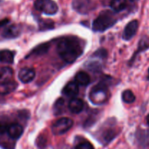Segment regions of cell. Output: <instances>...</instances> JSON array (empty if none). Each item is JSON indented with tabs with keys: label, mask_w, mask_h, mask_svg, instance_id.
I'll return each mask as SVG.
<instances>
[{
	"label": "cell",
	"mask_w": 149,
	"mask_h": 149,
	"mask_svg": "<svg viewBox=\"0 0 149 149\" xmlns=\"http://www.w3.org/2000/svg\"><path fill=\"white\" fill-rule=\"evenodd\" d=\"M57 52L63 61L67 63H72L83 54V47L79 40L67 37L58 42Z\"/></svg>",
	"instance_id": "6da1fadb"
},
{
	"label": "cell",
	"mask_w": 149,
	"mask_h": 149,
	"mask_svg": "<svg viewBox=\"0 0 149 149\" xmlns=\"http://www.w3.org/2000/svg\"><path fill=\"white\" fill-rule=\"evenodd\" d=\"M115 15L110 10H105L99 13L98 17L92 23V29L94 31L103 32L116 23Z\"/></svg>",
	"instance_id": "7a4b0ae2"
},
{
	"label": "cell",
	"mask_w": 149,
	"mask_h": 149,
	"mask_svg": "<svg viewBox=\"0 0 149 149\" xmlns=\"http://www.w3.org/2000/svg\"><path fill=\"white\" fill-rule=\"evenodd\" d=\"M108 97V87L104 83L100 82L91 90L89 99L95 105L103 104Z\"/></svg>",
	"instance_id": "3957f363"
},
{
	"label": "cell",
	"mask_w": 149,
	"mask_h": 149,
	"mask_svg": "<svg viewBox=\"0 0 149 149\" xmlns=\"http://www.w3.org/2000/svg\"><path fill=\"white\" fill-rule=\"evenodd\" d=\"M34 7L38 11L48 15L56 14L58 10V5L53 0H36Z\"/></svg>",
	"instance_id": "277c9868"
},
{
	"label": "cell",
	"mask_w": 149,
	"mask_h": 149,
	"mask_svg": "<svg viewBox=\"0 0 149 149\" xmlns=\"http://www.w3.org/2000/svg\"><path fill=\"white\" fill-rule=\"evenodd\" d=\"M73 125V121L70 118L62 117L56 121L51 127V131L56 135H63L68 132Z\"/></svg>",
	"instance_id": "5b68a950"
},
{
	"label": "cell",
	"mask_w": 149,
	"mask_h": 149,
	"mask_svg": "<svg viewBox=\"0 0 149 149\" xmlns=\"http://www.w3.org/2000/svg\"><path fill=\"white\" fill-rule=\"evenodd\" d=\"M72 8L80 14H87L94 7L93 0H72Z\"/></svg>",
	"instance_id": "8992f818"
},
{
	"label": "cell",
	"mask_w": 149,
	"mask_h": 149,
	"mask_svg": "<svg viewBox=\"0 0 149 149\" xmlns=\"http://www.w3.org/2000/svg\"><path fill=\"white\" fill-rule=\"evenodd\" d=\"M138 26L139 23L137 20H133L130 21L125 26V29H124L122 35L123 39L125 41H129L131 38H133V36L137 33Z\"/></svg>",
	"instance_id": "52a82bcc"
},
{
	"label": "cell",
	"mask_w": 149,
	"mask_h": 149,
	"mask_svg": "<svg viewBox=\"0 0 149 149\" xmlns=\"http://www.w3.org/2000/svg\"><path fill=\"white\" fill-rule=\"evenodd\" d=\"M21 32V29L18 25L13 24L7 26L3 30L2 36L4 39H12L18 37Z\"/></svg>",
	"instance_id": "ba28073f"
},
{
	"label": "cell",
	"mask_w": 149,
	"mask_h": 149,
	"mask_svg": "<svg viewBox=\"0 0 149 149\" xmlns=\"http://www.w3.org/2000/svg\"><path fill=\"white\" fill-rule=\"evenodd\" d=\"M35 77L34 70L30 68H23L18 73V79L24 84L31 82Z\"/></svg>",
	"instance_id": "9c48e42d"
},
{
	"label": "cell",
	"mask_w": 149,
	"mask_h": 149,
	"mask_svg": "<svg viewBox=\"0 0 149 149\" xmlns=\"http://www.w3.org/2000/svg\"><path fill=\"white\" fill-rule=\"evenodd\" d=\"M117 134H118V132L115 127H108L107 128L102 130L100 133V138L103 141L104 143H108L116 137Z\"/></svg>",
	"instance_id": "30bf717a"
},
{
	"label": "cell",
	"mask_w": 149,
	"mask_h": 149,
	"mask_svg": "<svg viewBox=\"0 0 149 149\" xmlns=\"http://www.w3.org/2000/svg\"><path fill=\"white\" fill-rule=\"evenodd\" d=\"M7 134L12 139H18L23 132V128L20 125L17 123L12 124L7 127Z\"/></svg>",
	"instance_id": "8fae6325"
},
{
	"label": "cell",
	"mask_w": 149,
	"mask_h": 149,
	"mask_svg": "<svg viewBox=\"0 0 149 149\" xmlns=\"http://www.w3.org/2000/svg\"><path fill=\"white\" fill-rule=\"evenodd\" d=\"M79 87L75 81H70L64 87L63 90V94L67 97L74 98L78 95Z\"/></svg>",
	"instance_id": "7c38bea8"
},
{
	"label": "cell",
	"mask_w": 149,
	"mask_h": 149,
	"mask_svg": "<svg viewBox=\"0 0 149 149\" xmlns=\"http://www.w3.org/2000/svg\"><path fill=\"white\" fill-rule=\"evenodd\" d=\"M69 109L73 113H79L83 110L84 102L79 98H72L68 105Z\"/></svg>",
	"instance_id": "4fadbf2b"
},
{
	"label": "cell",
	"mask_w": 149,
	"mask_h": 149,
	"mask_svg": "<svg viewBox=\"0 0 149 149\" xmlns=\"http://www.w3.org/2000/svg\"><path fill=\"white\" fill-rule=\"evenodd\" d=\"M18 84L14 81L0 82V95H5L13 93L17 88Z\"/></svg>",
	"instance_id": "5bb4252c"
},
{
	"label": "cell",
	"mask_w": 149,
	"mask_h": 149,
	"mask_svg": "<svg viewBox=\"0 0 149 149\" xmlns=\"http://www.w3.org/2000/svg\"><path fill=\"white\" fill-rule=\"evenodd\" d=\"M75 82L78 85L87 86L90 83L91 78L89 74L85 71H79L75 75Z\"/></svg>",
	"instance_id": "9a60e30c"
},
{
	"label": "cell",
	"mask_w": 149,
	"mask_h": 149,
	"mask_svg": "<svg viewBox=\"0 0 149 149\" xmlns=\"http://www.w3.org/2000/svg\"><path fill=\"white\" fill-rule=\"evenodd\" d=\"M13 71L10 67H3L0 71V82H7L12 81Z\"/></svg>",
	"instance_id": "2e32d148"
},
{
	"label": "cell",
	"mask_w": 149,
	"mask_h": 149,
	"mask_svg": "<svg viewBox=\"0 0 149 149\" xmlns=\"http://www.w3.org/2000/svg\"><path fill=\"white\" fill-rule=\"evenodd\" d=\"M127 0H111L110 6L114 12L118 13L124 10L127 7Z\"/></svg>",
	"instance_id": "e0dca14e"
},
{
	"label": "cell",
	"mask_w": 149,
	"mask_h": 149,
	"mask_svg": "<svg viewBox=\"0 0 149 149\" xmlns=\"http://www.w3.org/2000/svg\"><path fill=\"white\" fill-rule=\"evenodd\" d=\"M0 61L3 63H13L14 61V54L10 50L1 51L0 52Z\"/></svg>",
	"instance_id": "ac0fdd59"
},
{
	"label": "cell",
	"mask_w": 149,
	"mask_h": 149,
	"mask_svg": "<svg viewBox=\"0 0 149 149\" xmlns=\"http://www.w3.org/2000/svg\"><path fill=\"white\" fill-rule=\"evenodd\" d=\"M64 100L61 97L58 98L55 102L53 106V113L56 116L61 114L64 112Z\"/></svg>",
	"instance_id": "d6986e66"
},
{
	"label": "cell",
	"mask_w": 149,
	"mask_h": 149,
	"mask_svg": "<svg viewBox=\"0 0 149 149\" xmlns=\"http://www.w3.org/2000/svg\"><path fill=\"white\" fill-rule=\"evenodd\" d=\"M122 100L126 103H132L135 100V96L132 91L130 90H126L122 93Z\"/></svg>",
	"instance_id": "ffe728a7"
},
{
	"label": "cell",
	"mask_w": 149,
	"mask_h": 149,
	"mask_svg": "<svg viewBox=\"0 0 149 149\" xmlns=\"http://www.w3.org/2000/svg\"><path fill=\"white\" fill-rule=\"evenodd\" d=\"M138 140L142 144L144 145H149V132L148 131H143V132L140 133L138 137Z\"/></svg>",
	"instance_id": "44dd1931"
},
{
	"label": "cell",
	"mask_w": 149,
	"mask_h": 149,
	"mask_svg": "<svg viewBox=\"0 0 149 149\" xmlns=\"http://www.w3.org/2000/svg\"><path fill=\"white\" fill-rule=\"evenodd\" d=\"M149 47V40L148 38L143 37V39H141L140 43L138 45V50L137 51L138 52H141V51L145 50L148 48Z\"/></svg>",
	"instance_id": "7402d4cb"
},
{
	"label": "cell",
	"mask_w": 149,
	"mask_h": 149,
	"mask_svg": "<svg viewBox=\"0 0 149 149\" xmlns=\"http://www.w3.org/2000/svg\"><path fill=\"white\" fill-rule=\"evenodd\" d=\"M48 47H49V46H48L47 44H43V45H39V46H38L37 47H36V49L33 51L32 53L37 54V55H42V54L46 52Z\"/></svg>",
	"instance_id": "603a6c76"
},
{
	"label": "cell",
	"mask_w": 149,
	"mask_h": 149,
	"mask_svg": "<svg viewBox=\"0 0 149 149\" xmlns=\"http://www.w3.org/2000/svg\"><path fill=\"white\" fill-rule=\"evenodd\" d=\"M75 149H94V148L91 143L84 141L76 146Z\"/></svg>",
	"instance_id": "cb8c5ba5"
},
{
	"label": "cell",
	"mask_w": 149,
	"mask_h": 149,
	"mask_svg": "<svg viewBox=\"0 0 149 149\" xmlns=\"http://www.w3.org/2000/svg\"><path fill=\"white\" fill-rule=\"evenodd\" d=\"M7 125L4 122H0V135H3L7 130Z\"/></svg>",
	"instance_id": "d4e9b609"
},
{
	"label": "cell",
	"mask_w": 149,
	"mask_h": 149,
	"mask_svg": "<svg viewBox=\"0 0 149 149\" xmlns=\"http://www.w3.org/2000/svg\"><path fill=\"white\" fill-rule=\"evenodd\" d=\"M8 22H9L8 19H4V20H1V21H0V28L3 27V26H5L8 23Z\"/></svg>",
	"instance_id": "484cf974"
},
{
	"label": "cell",
	"mask_w": 149,
	"mask_h": 149,
	"mask_svg": "<svg viewBox=\"0 0 149 149\" xmlns=\"http://www.w3.org/2000/svg\"><path fill=\"white\" fill-rule=\"evenodd\" d=\"M147 123H148V125L149 126V114L147 116Z\"/></svg>",
	"instance_id": "4316f807"
},
{
	"label": "cell",
	"mask_w": 149,
	"mask_h": 149,
	"mask_svg": "<svg viewBox=\"0 0 149 149\" xmlns=\"http://www.w3.org/2000/svg\"><path fill=\"white\" fill-rule=\"evenodd\" d=\"M148 74H149V69H148Z\"/></svg>",
	"instance_id": "83f0119b"
}]
</instances>
